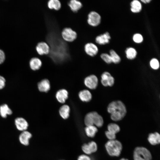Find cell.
<instances>
[{"instance_id": "6da1fadb", "label": "cell", "mask_w": 160, "mask_h": 160, "mask_svg": "<svg viewBox=\"0 0 160 160\" xmlns=\"http://www.w3.org/2000/svg\"><path fill=\"white\" fill-rule=\"evenodd\" d=\"M107 111L111 114V119L115 121L122 120L125 116L127 112L125 104L119 100L111 102L107 106Z\"/></svg>"}, {"instance_id": "7a4b0ae2", "label": "cell", "mask_w": 160, "mask_h": 160, "mask_svg": "<svg viewBox=\"0 0 160 160\" xmlns=\"http://www.w3.org/2000/svg\"><path fill=\"white\" fill-rule=\"evenodd\" d=\"M105 146L108 154L112 156H119L122 149L121 143L115 139L108 140L105 143Z\"/></svg>"}, {"instance_id": "3957f363", "label": "cell", "mask_w": 160, "mask_h": 160, "mask_svg": "<svg viewBox=\"0 0 160 160\" xmlns=\"http://www.w3.org/2000/svg\"><path fill=\"white\" fill-rule=\"evenodd\" d=\"M101 20V17L100 14L94 11L90 12L88 15L87 23L90 26L97 27L100 25Z\"/></svg>"}, {"instance_id": "277c9868", "label": "cell", "mask_w": 160, "mask_h": 160, "mask_svg": "<svg viewBox=\"0 0 160 160\" xmlns=\"http://www.w3.org/2000/svg\"><path fill=\"white\" fill-rule=\"evenodd\" d=\"M61 35L65 41L68 42L73 41L77 37L76 32L69 28H64L61 32Z\"/></svg>"}, {"instance_id": "5b68a950", "label": "cell", "mask_w": 160, "mask_h": 160, "mask_svg": "<svg viewBox=\"0 0 160 160\" xmlns=\"http://www.w3.org/2000/svg\"><path fill=\"white\" fill-rule=\"evenodd\" d=\"M35 49L39 55H48L49 52L50 48L48 44L44 41L37 43L35 47Z\"/></svg>"}, {"instance_id": "8992f818", "label": "cell", "mask_w": 160, "mask_h": 160, "mask_svg": "<svg viewBox=\"0 0 160 160\" xmlns=\"http://www.w3.org/2000/svg\"><path fill=\"white\" fill-rule=\"evenodd\" d=\"M84 50L87 55L93 57L98 54L99 49L95 44L90 42L85 44L84 46Z\"/></svg>"}, {"instance_id": "52a82bcc", "label": "cell", "mask_w": 160, "mask_h": 160, "mask_svg": "<svg viewBox=\"0 0 160 160\" xmlns=\"http://www.w3.org/2000/svg\"><path fill=\"white\" fill-rule=\"evenodd\" d=\"M84 83L86 86L89 89H95L98 85V78L94 75H90L85 78Z\"/></svg>"}, {"instance_id": "ba28073f", "label": "cell", "mask_w": 160, "mask_h": 160, "mask_svg": "<svg viewBox=\"0 0 160 160\" xmlns=\"http://www.w3.org/2000/svg\"><path fill=\"white\" fill-rule=\"evenodd\" d=\"M111 39L109 33L106 32L97 36L95 38V42L93 43L98 45H104L108 43Z\"/></svg>"}, {"instance_id": "9c48e42d", "label": "cell", "mask_w": 160, "mask_h": 160, "mask_svg": "<svg viewBox=\"0 0 160 160\" xmlns=\"http://www.w3.org/2000/svg\"><path fill=\"white\" fill-rule=\"evenodd\" d=\"M142 156L146 160H151L152 155L150 151L146 148L143 147H136L134 153Z\"/></svg>"}, {"instance_id": "30bf717a", "label": "cell", "mask_w": 160, "mask_h": 160, "mask_svg": "<svg viewBox=\"0 0 160 160\" xmlns=\"http://www.w3.org/2000/svg\"><path fill=\"white\" fill-rule=\"evenodd\" d=\"M15 123L17 129L22 132L27 130L28 126V122L23 117H19L16 118Z\"/></svg>"}, {"instance_id": "8fae6325", "label": "cell", "mask_w": 160, "mask_h": 160, "mask_svg": "<svg viewBox=\"0 0 160 160\" xmlns=\"http://www.w3.org/2000/svg\"><path fill=\"white\" fill-rule=\"evenodd\" d=\"M97 149V145L94 141H91L87 144L85 143L83 147V151L87 155L96 152Z\"/></svg>"}, {"instance_id": "7c38bea8", "label": "cell", "mask_w": 160, "mask_h": 160, "mask_svg": "<svg viewBox=\"0 0 160 160\" xmlns=\"http://www.w3.org/2000/svg\"><path fill=\"white\" fill-rule=\"evenodd\" d=\"M32 137V135L30 132L27 130L24 131L20 134L19 140L22 144L27 146L29 144V140Z\"/></svg>"}, {"instance_id": "4fadbf2b", "label": "cell", "mask_w": 160, "mask_h": 160, "mask_svg": "<svg viewBox=\"0 0 160 160\" xmlns=\"http://www.w3.org/2000/svg\"><path fill=\"white\" fill-rule=\"evenodd\" d=\"M42 65V63L41 59L36 57L32 58L29 62V65L33 71H36L39 69Z\"/></svg>"}, {"instance_id": "5bb4252c", "label": "cell", "mask_w": 160, "mask_h": 160, "mask_svg": "<svg viewBox=\"0 0 160 160\" xmlns=\"http://www.w3.org/2000/svg\"><path fill=\"white\" fill-rule=\"evenodd\" d=\"M68 4L71 10L74 13L77 12L82 6L79 0H68Z\"/></svg>"}, {"instance_id": "9a60e30c", "label": "cell", "mask_w": 160, "mask_h": 160, "mask_svg": "<svg viewBox=\"0 0 160 160\" xmlns=\"http://www.w3.org/2000/svg\"><path fill=\"white\" fill-rule=\"evenodd\" d=\"M68 97V92L65 89H62L58 90L56 94V97L58 101L62 103H65Z\"/></svg>"}, {"instance_id": "2e32d148", "label": "cell", "mask_w": 160, "mask_h": 160, "mask_svg": "<svg viewBox=\"0 0 160 160\" xmlns=\"http://www.w3.org/2000/svg\"><path fill=\"white\" fill-rule=\"evenodd\" d=\"M38 87L39 90L41 92H47L50 88L49 81L47 79L42 80L38 84Z\"/></svg>"}, {"instance_id": "e0dca14e", "label": "cell", "mask_w": 160, "mask_h": 160, "mask_svg": "<svg viewBox=\"0 0 160 160\" xmlns=\"http://www.w3.org/2000/svg\"><path fill=\"white\" fill-rule=\"evenodd\" d=\"M148 142L152 145H156L160 143V135L157 132L150 133L148 138Z\"/></svg>"}, {"instance_id": "ac0fdd59", "label": "cell", "mask_w": 160, "mask_h": 160, "mask_svg": "<svg viewBox=\"0 0 160 160\" xmlns=\"http://www.w3.org/2000/svg\"><path fill=\"white\" fill-rule=\"evenodd\" d=\"M93 122L94 125L97 127H102L104 121L102 117L95 111H93Z\"/></svg>"}, {"instance_id": "d6986e66", "label": "cell", "mask_w": 160, "mask_h": 160, "mask_svg": "<svg viewBox=\"0 0 160 160\" xmlns=\"http://www.w3.org/2000/svg\"><path fill=\"white\" fill-rule=\"evenodd\" d=\"M12 113V110L7 104H3L0 106V115L2 118H5Z\"/></svg>"}, {"instance_id": "ffe728a7", "label": "cell", "mask_w": 160, "mask_h": 160, "mask_svg": "<svg viewBox=\"0 0 160 160\" xmlns=\"http://www.w3.org/2000/svg\"><path fill=\"white\" fill-rule=\"evenodd\" d=\"M80 99L83 102H88L92 99V95L87 90H84L80 92L79 94Z\"/></svg>"}, {"instance_id": "44dd1931", "label": "cell", "mask_w": 160, "mask_h": 160, "mask_svg": "<svg viewBox=\"0 0 160 160\" xmlns=\"http://www.w3.org/2000/svg\"><path fill=\"white\" fill-rule=\"evenodd\" d=\"M47 6L50 9L58 11L61 7V4L59 0H48Z\"/></svg>"}, {"instance_id": "7402d4cb", "label": "cell", "mask_w": 160, "mask_h": 160, "mask_svg": "<svg viewBox=\"0 0 160 160\" xmlns=\"http://www.w3.org/2000/svg\"><path fill=\"white\" fill-rule=\"evenodd\" d=\"M131 11L134 13H138L142 10V6L141 2L137 0H134L130 3Z\"/></svg>"}, {"instance_id": "603a6c76", "label": "cell", "mask_w": 160, "mask_h": 160, "mask_svg": "<svg viewBox=\"0 0 160 160\" xmlns=\"http://www.w3.org/2000/svg\"><path fill=\"white\" fill-rule=\"evenodd\" d=\"M85 132L86 135L89 137H93L98 131L97 127L94 125L86 126Z\"/></svg>"}, {"instance_id": "cb8c5ba5", "label": "cell", "mask_w": 160, "mask_h": 160, "mask_svg": "<svg viewBox=\"0 0 160 160\" xmlns=\"http://www.w3.org/2000/svg\"><path fill=\"white\" fill-rule=\"evenodd\" d=\"M70 112V107L66 105L62 106L59 110V113L60 116L64 119H66L68 118Z\"/></svg>"}, {"instance_id": "d4e9b609", "label": "cell", "mask_w": 160, "mask_h": 160, "mask_svg": "<svg viewBox=\"0 0 160 160\" xmlns=\"http://www.w3.org/2000/svg\"><path fill=\"white\" fill-rule=\"evenodd\" d=\"M126 57L129 59H135L137 55V52L134 48L129 47L127 48L125 51Z\"/></svg>"}, {"instance_id": "484cf974", "label": "cell", "mask_w": 160, "mask_h": 160, "mask_svg": "<svg viewBox=\"0 0 160 160\" xmlns=\"http://www.w3.org/2000/svg\"><path fill=\"white\" fill-rule=\"evenodd\" d=\"M108 131L115 134L119 132L120 130L119 125L115 123L109 124L107 126Z\"/></svg>"}, {"instance_id": "4316f807", "label": "cell", "mask_w": 160, "mask_h": 160, "mask_svg": "<svg viewBox=\"0 0 160 160\" xmlns=\"http://www.w3.org/2000/svg\"><path fill=\"white\" fill-rule=\"evenodd\" d=\"M110 55L111 57L112 62L115 64H118L120 62L121 59L120 57L113 49L110 51Z\"/></svg>"}, {"instance_id": "83f0119b", "label": "cell", "mask_w": 160, "mask_h": 160, "mask_svg": "<svg viewBox=\"0 0 160 160\" xmlns=\"http://www.w3.org/2000/svg\"><path fill=\"white\" fill-rule=\"evenodd\" d=\"M84 122L86 126L94 125L93 111L87 114L84 118Z\"/></svg>"}, {"instance_id": "f1b7e54d", "label": "cell", "mask_w": 160, "mask_h": 160, "mask_svg": "<svg viewBox=\"0 0 160 160\" xmlns=\"http://www.w3.org/2000/svg\"><path fill=\"white\" fill-rule=\"evenodd\" d=\"M111 75L110 73L107 71H105L102 74L101 82L103 86L105 87L108 86V81Z\"/></svg>"}, {"instance_id": "f546056e", "label": "cell", "mask_w": 160, "mask_h": 160, "mask_svg": "<svg viewBox=\"0 0 160 160\" xmlns=\"http://www.w3.org/2000/svg\"><path fill=\"white\" fill-rule=\"evenodd\" d=\"M150 65L151 68L155 70L158 69L160 66L158 60L155 58H153L151 60Z\"/></svg>"}, {"instance_id": "4dcf8cb0", "label": "cell", "mask_w": 160, "mask_h": 160, "mask_svg": "<svg viewBox=\"0 0 160 160\" xmlns=\"http://www.w3.org/2000/svg\"><path fill=\"white\" fill-rule=\"evenodd\" d=\"M100 58L106 63L110 64L112 63L110 55L106 53H103L100 55Z\"/></svg>"}, {"instance_id": "1f68e13d", "label": "cell", "mask_w": 160, "mask_h": 160, "mask_svg": "<svg viewBox=\"0 0 160 160\" xmlns=\"http://www.w3.org/2000/svg\"><path fill=\"white\" fill-rule=\"evenodd\" d=\"M132 39L133 41L137 43H141L143 39L142 36L139 33L135 34L133 36Z\"/></svg>"}, {"instance_id": "d6a6232c", "label": "cell", "mask_w": 160, "mask_h": 160, "mask_svg": "<svg viewBox=\"0 0 160 160\" xmlns=\"http://www.w3.org/2000/svg\"><path fill=\"white\" fill-rule=\"evenodd\" d=\"M105 134L106 137L109 140H115L116 138V135L115 134L108 131H106Z\"/></svg>"}, {"instance_id": "836d02e7", "label": "cell", "mask_w": 160, "mask_h": 160, "mask_svg": "<svg viewBox=\"0 0 160 160\" xmlns=\"http://www.w3.org/2000/svg\"><path fill=\"white\" fill-rule=\"evenodd\" d=\"M6 80L3 76L0 75V89H3L5 86Z\"/></svg>"}, {"instance_id": "e575fe53", "label": "cell", "mask_w": 160, "mask_h": 160, "mask_svg": "<svg viewBox=\"0 0 160 160\" xmlns=\"http://www.w3.org/2000/svg\"><path fill=\"white\" fill-rule=\"evenodd\" d=\"M77 160H91L90 158L87 155L84 154L80 155L78 158Z\"/></svg>"}, {"instance_id": "d590c367", "label": "cell", "mask_w": 160, "mask_h": 160, "mask_svg": "<svg viewBox=\"0 0 160 160\" xmlns=\"http://www.w3.org/2000/svg\"><path fill=\"white\" fill-rule=\"evenodd\" d=\"M115 80L114 77L111 75L109 78L108 81V86L112 87L114 84Z\"/></svg>"}, {"instance_id": "8d00e7d4", "label": "cell", "mask_w": 160, "mask_h": 160, "mask_svg": "<svg viewBox=\"0 0 160 160\" xmlns=\"http://www.w3.org/2000/svg\"><path fill=\"white\" fill-rule=\"evenodd\" d=\"M5 54L4 52L0 49V64L3 63L5 60Z\"/></svg>"}, {"instance_id": "74e56055", "label": "cell", "mask_w": 160, "mask_h": 160, "mask_svg": "<svg viewBox=\"0 0 160 160\" xmlns=\"http://www.w3.org/2000/svg\"><path fill=\"white\" fill-rule=\"evenodd\" d=\"M133 158L134 160H146L142 156L135 153H133Z\"/></svg>"}, {"instance_id": "f35d334b", "label": "cell", "mask_w": 160, "mask_h": 160, "mask_svg": "<svg viewBox=\"0 0 160 160\" xmlns=\"http://www.w3.org/2000/svg\"><path fill=\"white\" fill-rule=\"evenodd\" d=\"M151 0H141L140 1L145 4H147L151 1Z\"/></svg>"}, {"instance_id": "ab89813d", "label": "cell", "mask_w": 160, "mask_h": 160, "mask_svg": "<svg viewBox=\"0 0 160 160\" xmlns=\"http://www.w3.org/2000/svg\"><path fill=\"white\" fill-rule=\"evenodd\" d=\"M120 160H129L127 159H126L125 158H122Z\"/></svg>"}, {"instance_id": "60d3db41", "label": "cell", "mask_w": 160, "mask_h": 160, "mask_svg": "<svg viewBox=\"0 0 160 160\" xmlns=\"http://www.w3.org/2000/svg\"></svg>"}]
</instances>
